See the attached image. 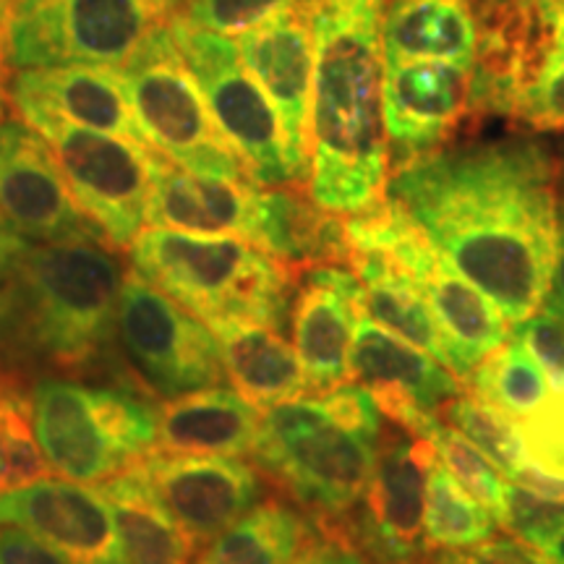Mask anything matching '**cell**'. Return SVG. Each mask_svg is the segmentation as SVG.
I'll return each instance as SVG.
<instances>
[{
  "mask_svg": "<svg viewBox=\"0 0 564 564\" xmlns=\"http://www.w3.org/2000/svg\"><path fill=\"white\" fill-rule=\"evenodd\" d=\"M387 199L507 322L520 324L539 312L560 230L556 165L541 141L442 144L392 167Z\"/></svg>",
  "mask_w": 564,
  "mask_h": 564,
  "instance_id": "1",
  "label": "cell"
},
{
  "mask_svg": "<svg viewBox=\"0 0 564 564\" xmlns=\"http://www.w3.org/2000/svg\"><path fill=\"white\" fill-rule=\"evenodd\" d=\"M126 267L100 241L26 243L0 278V384L91 373L116 361ZM126 369V366H123Z\"/></svg>",
  "mask_w": 564,
  "mask_h": 564,
  "instance_id": "2",
  "label": "cell"
},
{
  "mask_svg": "<svg viewBox=\"0 0 564 564\" xmlns=\"http://www.w3.org/2000/svg\"><path fill=\"white\" fill-rule=\"evenodd\" d=\"M316 70L308 116V194L340 217L387 199L390 139L384 126L382 3L324 0L312 11Z\"/></svg>",
  "mask_w": 564,
  "mask_h": 564,
  "instance_id": "3",
  "label": "cell"
},
{
  "mask_svg": "<svg viewBox=\"0 0 564 564\" xmlns=\"http://www.w3.org/2000/svg\"><path fill=\"white\" fill-rule=\"evenodd\" d=\"M131 270L204 324L251 319L285 327L299 270L243 238L167 228L141 230L129 246Z\"/></svg>",
  "mask_w": 564,
  "mask_h": 564,
  "instance_id": "4",
  "label": "cell"
},
{
  "mask_svg": "<svg viewBox=\"0 0 564 564\" xmlns=\"http://www.w3.org/2000/svg\"><path fill=\"white\" fill-rule=\"evenodd\" d=\"M26 394L47 468L68 481L105 484L158 447V408L137 387H89L47 373Z\"/></svg>",
  "mask_w": 564,
  "mask_h": 564,
  "instance_id": "5",
  "label": "cell"
},
{
  "mask_svg": "<svg viewBox=\"0 0 564 564\" xmlns=\"http://www.w3.org/2000/svg\"><path fill=\"white\" fill-rule=\"evenodd\" d=\"M377 444L337 421L316 394L262 413L253 460L314 520H337L361 505Z\"/></svg>",
  "mask_w": 564,
  "mask_h": 564,
  "instance_id": "6",
  "label": "cell"
},
{
  "mask_svg": "<svg viewBox=\"0 0 564 564\" xmlns=\"http://www.w3.org/2000/svg\"><path fill=\"white\" fill-rule=\"evenodd\" d=\"M178 0H17L0 32L6 68H121Z\"/></svg>",
  "mask_w": 564,
  "mask_h": 564,
  "instance_id": "7",
  "label": "cell"
},
{
  "mask_svg": "<svg viewBox=\"0 0 564 564\" xmlns=\"http://www.w3.org/2000/svg\"><path fill=\"white\" fill-rule=\"evenodd\" d=\"M121 76L133 118L154 152L183 171L249 178L238 154L217 129L167 21L141 40L121 66Z\"/></svg>",
  "mask_w": 564,
  "mask_h": 564,
  "instance_id": "8",
  "label": "cell"
},
{
  "mask_svg": "<svg viewBox=\"0 0 564 564\" xmlns=\"http://www.w3.org/2000/svg\"><path fill=\"white\" fill-rule=\"evenodd\" d=\"M116 343L126 373L158 400L220 387L225 377L215 333L133 270L118 295Z\"/></svg>",
  "mask_w": 564,
  "mask_h": 564,
  "instance_id": "9",
  "label": "cell"
},
{
  "mask_svg": "<svg viewBox=\"0 0 564 564\" xmlns=\"http://www.w3.org/2000/svg\"><path fill=\"white\" fill-rule=\"evenodd\" d=\"M19 118L51 144L76 207L102 232L105 243L129 251L147 225L154 150L51 112L32 110Z\"/></svg>",
  "mask_w": 564,
  "mask_h": 564,
  "instance_id": "10",
  "label": "cell"
},
{
  "mask_svg": "<svg viewBox=\"0 0 564 564\" xmlns=\"http://www.w3.org/2000/svg\"><path fill=\"white\" fill-rule=\"evenodd\" d=\"M167 24L199 82L217 129L238 154L246 175L264 188L303 186L288 152L278 112L246 70L238 42L196 30L175 13Z\"/></svg>",
  "mask_w": 564,
  "mask_h": 564,
  "instance_id": "11",
  "label": "cell"
},
{
  "mask_svg": "<svg viewBox=\"0 0 564 564\" xmlns=\"http://www.w3.org/2000/svg\"><path fill=\"white\" fill-rule=\"evenodd\" d=\"M398 426V423H394ZM436 453L432 442L390 429L379 436L377 463L364 494V510L337 520H314L316 531L348 541L366 560L379 564H421L429 552L423 535L426 476Z\"/></svg>",
  "mask_w": 564,
  "mask_h": 564,
  "instance_id": "12",
  "label": "cell"
},
{
  "mask_svg": "<svg viewBox=\"0 0 564 564\" xmlns=\"http://www.w3.org/2000/svg\"><path fill=\"white\" fill-rule=\"evenodd\" d=\"M199 549L264 499L257 468L228 455H183L154 447L131 465Z\"/></svg>",
  "mask_w": 564,
  "mask_h": 564,
  "instance_id": "13",
  "label": "cell"
},
{
  "mask_svg": "<svg viewBox=\"0 0 564 564\" xmlns=\"http://www.w3.org/2000/svg\"><path fill=\"white\" fill-rule=\"evenodd\" d=\"M0 217L26 243H105L76 207L51 144L21 118L0 126Z\"/></svg>",
  "mask_w": 564,
  "mask_h": 564,
  "instance_id": "14",
  "label": "cell"
},
{
  "mask_svg": "<svg viewBox=\"0 0 564 564\" xmlns=\"http://www.w3.org/2000/svg\"><path fill=\"white\" fill-rule=\"evenodd\" d=\"M350 379L371 392L387 419L415 436H426L440 423L449 398L463 382L444 364L390 333L369 314H361L350 345Z\"/></svg>",
  "mask_w": 564,
  "mask_h": 564,
  "instance_id": "15",
  "label": "cell"
},
{
  "mask_svg": "<svg viewBox=\"0 0 564 564\" xmlns=\"http://www.w3.org/2000/svg\"><path fill=\"white\" fill-rule=\"evenodd\" d=\"M474 68L447 61L384 58L382 100L390 171L440 150L470 112Z\"/></svg>",
  "mask_w": 564,
  "mask_h": 564,
  "instance_id": "16",
  "label": "cell"
},
{
  "mask_svg": "<svg viewBox=\"0 0 564 564\" xmlns=\"http://www.w3.org/2000/svg\"><path fill=\"white\" fill-rule=\"evenodd\" d=\"M0 525L24 528L70 564H129L108 497L63 476L0 494Z\"/></svg>",
  "mask_w": 564,
  "mask_h": 564,
  "instance_id": "17",
  "label": "cell"
},
{
  "mask_svg": "<svg viewBox=\"0 0 564 564\" xmlns=\"http://www.w3.org/2000/svg\"><path fill=\"white\" fill-rule=\"evenodd\" d=\"M238 53L249 74L278 112L288 152L303 186L308 183V116H312L316 40L314 21L303 6L280 13L243 37Z\"/></svg>",
  "mask_w": 564,
  "mask_h": 564,
  "instance_id": "18",
  "label": "cell"
},
{
  "mask_svg": "<svg viewBox=\"0 0 564 564\" xmlns=\"http://www.w3.org/2000/svg\"><path fill=\"white\" fill-rule=\"evenodd\" d=\"M264 186L249 178H220L183 171L152 152L147 225L199 236H232L259 246Z\"/></svg>",
  "mask_w": 564,
  "mask_h": 564,
  "instance_id": "19",
  "label": "cell"
},
{
  "mask_svg": "<svg viewBox=\"0 0 564 564\" xmlns=\"http://www.w3.org/2000/svg\"><path fill=\"white\" fill-rule=\"evenodd\" d=\"M364 314V285L340 264L299 272L291 301L293 348L312 390L327 392L348 384L350 345Z\"/></svg>",
  "mask_w": 564,
  "mask_h": 564,
  "instance_id": "20",
  "label": "cell"
},
{
  "mask_svg": "<svg viewBox=\"0 0 564 564\" xmlns=\"http://www.w3.org/2000/svg\"><path fill=\"white\" fill-rule=\"evenodd\" d=\"M6 84L17 116L32 110L51 112L63 121L150 147L133 118L121 68L84 66V63L21 68L11 70V79Z\"/></svg>",
  "mask_w": 564,
  "mask_h": 564,
  "instance_id": "21",
  "label": "cell"
},
{
  "mask_svg": "<svg viewBox=\"0 0 564 564\" xmlns=\"http://www.w3.org/2000/svg\"><path fill=\"white\" fill-rule=\"evenodd\" d=\"M432 308L447 348V369L457 379H468L470 371L510 340L507 316L499 312L478 288L444 264L429 243L405 270Z\"/></svg>",
  "mask_w": 564,
  "mask_h": 564,
  "instance_id": "22",
  "label": "cell"
},
{
  "mask_svg": "<svg viewBox=\"0 0 564 564\" xmlns=\"http://www.w3.org/2000/svg\"><path fill=\"white\" fill-rule=\"evenodd\" d=\"M209 329L220 345L225 377L262 413L312 392L299 352L285 343L280 329L251 319L217 322Z\"/></svg>",
  "mask_w": 564,
  "mask_h": 564,
  "instance_id": "23",
  "label": "cell"
},
{
  "mask_svg": "<svg viewBox=\"0 0 564 564\" xmlns=\"http://www.w3.org/2000/svg\"><path fill=\"white\" fill-rule=\"evenodd\" d=\"M262 411L236 390L207 387L158 408V449L183 455H253Z\"/></svg>",
  "mask_w": 564,
  "mask_h": 564,
  "instance_id": "24",
  "label": "cell"
},
{
  "mask_svg": "<svg viewBox=\"0 0 564 564\" xmlns=\"http://www.w3.org/2000/svg\"><path fill=\"white\" fill-rule=\"evenodd\" d=\"M379 37L382 58L447 61L474 68L478 19L465 0H390Z\"/></svg>",
  "mask_w": 564,
  "mask_h": 564,
  "instance_id": "25",
  "label": "cell"
},
{
  "mask_svg": "<svg viewBox=\"0 0 564 564\" xmlns=\"http://www.w3.org/2000/svg\"><path fill=\"white\" fill-rule=\"evenodd\" d=\"M129 564H192L196 546L133 468L100 484Z\"/></svg>",
  "mask_w": 564,
  "mask_h": 564,
  "instance_id": "26",
  "label": "cell"
},
{
  "mask_svg": "<svg viewBox=\"0 0 564 564\" xmlns=\"http://www.w3.org/2000/svg\"><path fill=\"white\" fill-rule=\"evenodd\" d=\"M314 528L282 499H262L215 539L199 546L192 564H295Z\"/></svg>",
  "mask_w": 564,
  "mask_h": 564,
  "instance_id": "27",
  "label": "cell"
},
{
  "mask_svg": "<svg viewBox=\"0 0 564 564\" xmlns=\"http://www.w3.org/2000/svg\"><path fill=\"white\" fill-rule=\"evenodd\" d=\"M350 270L364 285V312L390 333L447 366V348L421 288L377 253H352Z\"/></svg>",
  "mask_w": 564,
  "mask_h": 564,
  "instance_id": "28",
  "label": "cell"
},
{
  "mask_svg": "<svg viewBox=\"0 0 564 564\" xmlns=\"http://www.w3.org/2000/svg\"><path fill=\"white\" fill-rule=\"evenodd\" d=\"M494 523H497L494 514L470 497L436 457L426 476V512H423V535L429 552L474 549L491 539Z\"/></svg>",
  "mask_w": 564,
  "mask_h": 564,
  "instance_id": "29",
  "label": "cell"
},
{
  "mask_svg": "<svg viewBox=\"0 0 564 564\" xmlns=\"http://www.w3.org/2000/svg\"><path fill=\"white\" fill-rule=\"evenodd\" d=\"M468 390L512 421L539 411L554 392L544 369L518 340H507L491 350L470 371Z\"/></svg>",
  "mask_w": 564,
  "mask_h": 564,
  "instance_id": "30",
  "label": "cell"
},
{
  "mask_svg": "<svg viewBox=\"0 0 564 564\" xmlns=\"http://www.w3.org/2000/svg\"><path fill=\"white\" fill-rule=\"evenodd\" d=\"M440 419L447 421V426L460 432L465 440L474 442L510 481L525 468L523 442H520L514 421L494 405L484 403L478 394L460 390L444 403Z\"/></svg>",
  "mask_w": 564,
  "mask_h": 564,
  "instance_id": "31",
  "label": "cell"
},
{
  "mask_svg": "<svg viewBox=\"0 0 564 564\" xmlns=\"http://www.w3.org/2000/svg\"><path fill=\"white\" fill-rule=\"evenodd\" d=\"M51 474L32 423L30 394L6 390L0 394V491L30 486Z\"/></svg>",
  "mask_w": 564,
  "mask_h": 564,
  "instance_id": "32",
  "label": "cell"
},
{
  "mask_svg": "<svg viewBox=\"0 0 564 564\" xmlns=\"http://www.w3.org/2000/svg\"><path fill=\"white\" fill-rule=\"evenodd\" d=\"M423 440L432 442L436 457L444 468L453 474L457 484L463 486L470 497L478 499L486 510L494 514V520H502L507 507V486L502 470L486 457L474 442L465 440L460 432H455L447 423H436Z\"/></svg>",
  "mask_w": 564,
  "mask_h": 564,
  "instance_id": "33",
  "label": "cell"
},
{
  "mask_svg": "<svg viewBox=\"0 0 564 564\" xmlns=\"http://www.w3.org/2000/svg\"><path fill=\"white\" fill-rule=\"evenodd\" d=\"M299 3L301 0H186L175 17L196 30L238 40Z\"/></svg>",
  "mask_w": 564,
  "mask_h": 564,
  "instance_id": "34",
  "label": "cell"
},
{
  "mask_svg": "<svg viewBox=\"0 0 564 564\" xmlns=\"http://www.w3.org/2000/svg\"><path fill=\"white\" fill-rule=\"evenodd\" d=\"M525 468L564 481V390H554L539 411L514 421Z\"/></svg>",
  "mask_w": 564,
  "mask_h": 564,
  "instance_id": "35",
  "label": "cell"
},
{
  "mask_svg": "<svg viewBox=\"0 0 564 564\" xmlns=\"http://www.w3.org/2000/svg\"><path fill=\"white\" fill-rule=\"evenodd\" d=\"M512 118L539 131H564V9L554 51L549 53L544 70L518 102Z\"/></svg>",
  "mask_w": 564,
  "mask_h": 564,
  "instance_id": "36",
  "label": "cell"
},
{
  "mask_svg": "<svg viewBox=\"0 0 564 564\" xmlns=\"http://www.w3.org/2000/svg\"><path fill=\"white\" fill-rule=\"evenodd\" d=\"M499 525L523 544L539 549L564 525V502L539 497L520 486H507V507Z\"/></svg>",
  "mask_w": 564,
  "mask_h": 564,
  "instance_id": "37",
  "label": "cell"
},
{
  "mask_svg": "<svg viewBox=\"0 0 564 564\" xmlns=\"http://www.w3.org/2000/svg\"><path fill=\"white\" fill-rule=\"evenodd\" d=\"M512 340L531 352L533 361L546 373L552 390H564V322L549 314H533L514 324Z\"/></svg>",
  "mask_w": 564,
  "mask_h": 564,
  "instance_id": "38",
  "label": "cell"
},
{
  "mask_svg": "<svg viewBox=\"0 0 564 564\" xmlns=\"http://www.w3.org/2000/svg\"><path fill=\"white\" fill-rule=\"evenodd\" d=\"M423 564H552L544 554L520 539H489L474 549L442 552Z\"/></svg>",
  "mask_w": 564,
  "mask_h": 564,
  "instance_id": "39",
  "label": "cell"
},
{
  "mask_svg": "<svg viewBox=\"0 0 564 564\" xmlns=\"http://www.w3.org/2000/svg\"><path fill=\"white\" fill-rule=\"evenodd\" d=\"M0 564H70L66 556L17 525H0Z\"/></svg>",
  "mask_w": 564,
  "mask_h": 564,
  "instance_id": "40",
  "label": "cell"
},
{
  "mask_svg": "<svg viewBox=\"0 0 564 564\" xmlns=\"http://www.w3.org/2000/svg\"><path fill=\"white\" fill-rule=\"evenodd\" d=\"M556 215H560V230H556V259L549 288L541 301L544 314L564 322V178L556 173Z\"/></svg>",
  "mask_w": 564,
  "mask_h": 564,
  "instance_id": "41",
  "label": "cell"
},
{
  "mask_svg": "<svg viewBox=\"0 0 564 564\" xmlns=\"http://www.w3.org/2000/svg\"><path fill=\"white\" fill-rule=\"evenodd\" d=\"M301 560L303 564H371L358 549H352L348 541L322 531H314V539L308 541Z\"/></svg>",
  "mask_w": 564,
  "mask_h": 564,
  "instance_id": "42",
  "label": "cell"
},
{
  "mask_svg": "<svg viewBox=\"0 0 564 564\" xmlns=\"http://www.w3.org/2000/svg\"><path fill=\"white\" fill-rule=\"evenodd\" d=\"M24 246H26L24 238H21L11 225L0 217V278H3L6 270H9L13 259L24 251Z\"/></svg>",
  "mask_w": 564,
  "mask_h": 564,
  "instance_id": "43",
  "label": "cell"
},
{
  "mask_svg": "<svg viewBox=\"0 0 564 564\" xmlns=\"http://www.w3.org/2000/svg\"><path fill=\"white\" fill-rule=\"evenodd\" d=\"M535 552H541L552 564H564V525L556 531L552 539L544 541Z\"/></svg>",
  "mask_w": 564,
  "mask_h": 564,
  "instance_id": "44",
  "label": "cell"
},
{
  "mask_svg": "<svg viewBox=\"0 0 564 564\" xmlns=\"http://www.w3.org/2000/svg\"><path fill=\"white\" fill-rule=\"evenodd\" d=\"M9 84L3 82V76H0V126L6 123V118H9Z\"/></svg>",
  "mask_w": 564,
  "mask_h": 564,
  "instance_id": "45",
  "label": "cell"
},
{
  "mask_svg": "<svg viewBox=\"0 0 564 564\" xmlns=\"http://www.w3.org/2000/svg\"><path fill=\"white\" fill-rule=\"evenodd\" d=\"M13 3H17V0H0V32H3L6 19H9Z\"/></svg>",
  "mask_w": 564,
  "mask_h": 564,
  "instance_id": "46",
  "label": "cell"
},
{
  "mask_svg": "<svg viewBox=\"0 0 564 564\" xmlns=\"http://www.w3.org/2000/svg\"><path fill=\"white\" fill-rule=\"evenodd\" d=\"M322 3H324V0H301L299 6H303V9H306L308 13H312V11L316 9V6H322Z\"/></svg>",
  "mask_w": 564,
  "mask_h": 564,
  "instance_id": "47",
  "label": "cell"
},
{
  "mask_svg": "<svg viewBox=\"0 0 564 564\" xmlns=\"http://www.w3.org/2000/svg\"><path fill=\"white\" fill-rule=\"evenodd\" d=\"M3 392H6V390H3V384H0V394H3Z\"/></svg>",
  "mask_w": 564,
  "mask_h": 564,
  "instance_id": "48",
  "label": "cell"
},
{
  "mask_svg": "<svg viewBox=\"0 0 564 564\" xmlns=\"http://www.w3.org/2000/svg\"><path fill=\"white\" fill-rule=\"evenodd\" d=\"M303 556V554H301ZM295 564H303V560H299V562H295Z\"/></svg>",
  "mask_w": 564,
  "mask_h": 564,
  "instance_id": "49",
  "label": "cell"
},
{
  "mask_svg": "<svg viewBox=\"0 0 564 564\" xmlns=\"http://www.w3.org/2000/svg\"><path fill=\"white\" fill-rule=\"evenodd\" d=\"M178 3H186V0H178Z\"/></svg>",
  "mask_w": 564,
  "mask_h": 564,
  "instance_id": "50",
  "label": "cell"
},
{
  "mask_svg": "<svg viewBox=\"0 0 564 564\" xmlns=\"http://www.w3.org/2000/svg\"><path fill=\"white\" fill-rule=\"evenodd\" d=\"M421 564H423V562H421Z\"/></svg>",
  "mask_w": 564,
  "mask_h": 564,
  "instance_id": "51",
  "label": "cell"
}]
</instances>
